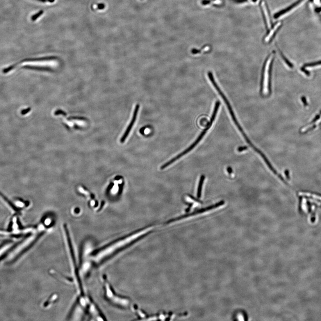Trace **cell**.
Returning <instances> with one entry per match:
<instances>
[{
	"instance_id": "6da1fadb",
	"label": "cell",
	"mask_w": 321,
	"mask_h": 321,
	"mask_svg": "<svg viewBox=\"0 0 321 321\" xmlns=\"http://www.w3.org/2000/svg\"><path fill=\"white\" fill-rule=\"evenodd\" d=\"M208 76L209 79L211 81V83L213 84V86L215 88V89H216L217 92L219 93L220 96L222 98L224 101L225 103L227 105V108L229 109V112L231 116V118H232V120H233V122H234L235 124L236 127H237V128L238 129L240 130V133L242 134L244 138H245V140L248 143V144H249L252 149H254V150H255L256 152L258 153L259 151H260V150L258 149L257 148H256L255 146H254V145L252 143L250 140L249 139V138H247V136L246 135V134L245 133V132H244V130H243V129L240 126V124H239V123L238 122V121H237V120H236V117L235 115L234 114V112H233V110H232L231 106L229 102L227 99L226 97L225 96H224V95L223 92H222V91L220 89V88H219L218 85H217L216 83L215 82V80L214 77H213L212 73L211 72H209L208 73Z\"/></svg>"
},
{
	"instance_id": "7a4b0ae2",
	"label": "cell",
	"mask_w": 321,
	"mask_h": 321,
	"mask_svg": "<svg viewBox=\"0 0 321 321\" xmlns=\"http://www.w3.org/2000/svg\"><path fill=\"white\" fill-rule=\"evenodd\" d=\"M92 244L90 241L85 242L83 247L82 252L81 263L80 266V272L83 276H85L89 272L93 262L92 256Z\"/></svg>"
},
{
	"instance_id": "3957f363",
	"label": "cell",
	"mask_w": 321,
	"mask_h": 321,
	"mask_svg": "<svg viewBox=\"0 0 321 321\" xmlns=\"http://www.w3.org/2000/svg\"><path fill=\"white\" fill-rule=\"evenodd\" d=\"M103 283L105 297L108 301L113 304L118 306H126L128 305L127 301L125 299L119 297L113 292L108 280L105 277L103 278Z\"/></svg>"
},
{
	"instance_id": "277c9868",
	"label": "cell",
	"mask_w": 321,
	"mask_h": 321,
	"mask_svg": "<svg viewBox=\"0 0 321 321\" xmlns=\"http://www.w3.org/2000/svg\"><path fill=\"white\" fill-rule=\"evenodd\" d=\"M206 133L204 131H203V132L200 134L199 136L197 138V139L196 140L195 142H194L190 147H189L188 148L186 149L183 152L181 153V154L177 155L176 157H174V158H173L172 159L170 160L168 162H167L166 163L162 165L161 167H160V169L163 170L164 169L166 168V167H168V166H169L170 165L172 164L173 163L176 162L177 160L179 159L180 158H182L184 155L187 154L188 152H190V151L192 150V149L199 144V143L200 142L201 140L202 139V138H204V136L205 135Z\"/></svg>"
},
{
	"instance_id": "5b68a950",
	"label": "cell",
	"mask_w": 321,
	"mask_h": 321,
	"mask_svg": "<svg viewBox=\"0 0 321 321\" xmlns=\"http://www.w3.org/2000/svg\"><path fill=\"white\" fill-rule=\"evenodd\" d=\"M224 201H221L220 202L216 203L215 204L212 205L210 206L206 207V208H204L195 211H194V212H192V213H190V214H186V215H182V216H179V217H177V218H176L175 219L170 220L168 221V222H167L166 223H167V224H169V223L175 222V221L179 220H182V219H184V218H187V217H188L189 216H193V215H198V214H201V213L206 212V211H208L211 210L216 208H217V207H219V206H221L223 205L224 204Z\"/></svg>"
},
{
	"instance_id": "8992f818",
	"label": "cell",
	"mask_w": 321,
	"mask_h": 321,
	"mask_svg": "<svg viewBox=\"0 0 321 321\" xmlns=\"http://www.w3.org/2000/svg\"><path fill=\"white\" fill-rule=\"evenodd\" d=\"M139 108V104H137L136 107H135V109H134L133 117H132L131 122H130L129 126L127 127V129H126V131L124 132V134L123 135L122 137L120 139V142H125V140H126L127 137H128V135H129V133H130V131H131V129H132V128H133V126L135 122H136V120H137V116H138V113Z\"/></svg>"
},
{
	"instance_id": "52a82bcc",
	"label": "cell",
	"mask_w": 321,
	"mask_h": 321,
	"mask_svg": "<svg viewBox=\"0 0 321 321\" xmlns=\"http://www.w3.org/2000/svg\"><path fill=\"white\" fill-rule=\"evenodd\" d=\"M304 1H305V0H299L297 2H296L295 3H294V4L292 6H290L289 8L286 9V10H283V11L280 12L279 13H277V15L275 16V17H280L281 16L284 15L285 14H286V13H288L290 12L292 10H293V9L296 8L297 7L299 6V5L301 4V3H302Z\"/></svg>"
},
{
	"instance_id": "ba28073f",
	"label": "cell",
	"mask_w": 321,
	"mask_h": 321,
	"mask_svg": "<svg viewBox=\"0 0 321 321\" xmlns=\"http://www.w3.org/2000/svg\"><path fill=\"white\" fill-rule=\"evenodd\" d=\"M270 57V56H269L266 59L265 61V63H264L263 68H262V72H261V88H260V92L261 94L262 93V92H263V88H264L265 70L266 66L267 64Z\"/></svg>"
},
{
	"instance_id": "9c48e42d",
	"label": "cell",
	"mask_w": 321,
	"mask_h": 321,
	"mask_svg": "<svg viewBox=\"0 0 321 321\" xmlns=\"http://www.w3.org/2000/svg\"><path fill=\"white\" fill-rule=\"evenodd\" d=\"M261 6L262 7V10L264 13V17H265V21L267 24L268 27L270 28V17H269V13L267 11L266 7L264 2H262L261 3Z\"/></svg>"
},
{
	"instance_id": "30bf717a",
	"label": "cell",
	"mask_w": 321,
	"mask_h": 321,
	"mask_svg": "<svg viewBox=\"0 0 321 321\" xmlns=\"http://www.w3.org/2000/svg\"><path fill=\"white\" fill-rule=\"evenodd\" d=\"M273 56L272 58L271 59L270 63V67H269V72H268V90L269 91V93L270 94L271 91V74H272V63H273Z\"/></svg>"
},
{
	"instance_id": "8fae6325",
	"label": "cell",
	"mask_w": 321,
	"mask_h": 321,
	"mask_svg": "<svg viewBox=\"0 0 321 321\" xmlns=\"http://www.w3.org/2000/svg\"><path fill=\"white\" fill-rule=\"evenodd\" d=\"M205 179V177L204 175H202V176H201L199 182V186H198V191H197V196H198V198H200L201 196L202 187H203Z\"/></svg>"
},
{
	"instance_id": "7c38bea8",
	"label": "cell",
	"mask_w": 321,
	"mask_h": 321,
	"mask_svg": "<svg viewBox=\"0 0 321 321\" xmlns=\"http://www.w3.org/2000/svg\"><path fill=\"white\" fill-rule=\"evenodd\" d=\"M280 25H281V23L279 22V23H277L275 26H274V27L272 29L271 31L270 32L269 34L267 35L265 38V41L266 42L269 41V40L271 38L272 36V35L274 34V32L276 31L277 30V28H278V27H279Z\"/></svg>"
},
{
	"instance_id": "4fadbf2b",
	"label": "cell",
	"mask_w": 321,
	"mask_h": 321,
	"mask_svg": "<svg viewBox=\"0 0 321 321\" xmlns=\"http://www.w3.org/2000/svg\"><path fill=\"white\" fill-rule=\"evenodd\" d=\"M299 195L300 196H307V197H312L313 199L321 200V196L319 195H316L314 194H312L311 193H306V192H300Z\"/></svg>"
},
{
	"instance_id": "5bb4252c",
	"label": "cell",
	"mask_w": 321,
	"mask_h": 321,
	"mask_svg": "<svg viewBox=\"0 0 321 321\" xmlns=\"http://www.w3.org/2000/svg\"><path fill=\"white\" fill-rule=\"evenodd\" d=\"M0 195H1V197H2V198H3V199H5V200H6V202L8 203V204H9L10 205V206H11L13 208V209L15 210L16 211H18V208H17V207H16V206H15L13 204V203H12L11 202H10V200H9V199H7V198H6V197H5L4 195H2V194H1V193H0Z\"/></svg>"
},
{
	"instance_id": "9a60e30c",
	"label": "cell",
	"mask_w": 321,
	"mask_h": 321,
	"mask_svg": "<svg viewBox=\"0 0 321 321\" xmlns=\"http://www.w3.org/2000/svg\"><path fill=\"white\" fill-rule=\"evenodd\" d=\"M280 53H281V57H282L283 59H284V61H285V62L286 63V64H287V65H288L289 67H290L291 68H292V67H293V66L292 64L291 63H290V62H289V61H288V60L286 58V57H285L284 56H283L282 53L280 51Z\"/></svg>"
},
{
	"instance_id": "2e32d148",
	"label": "cell",
	"mask_w": 321,
	"mask_h": 321,
	"mask_svg": "<svg viewBox=\"0 0 321 321\" xmlns=\"http://www.w3.org/2000/svg\"><path fill=\"white\" fill-rule=\"evenodd\" d=\"M247 149V146H241V147H238V149H237V151L239 152H241Z\"/></svg>"
},
{
	"instance_id": "e0dca14e",
	"label": "cell",
	"mask_w": 321,
	"mask_h": 321,
	"mask_svg": "<svg viewBox=\"0 0 321 321\" xmlns=\"http://www.w3.org/2000/svg\"><path fill=\"white\" fill-rule=\"evenodd\" d=\"M303 204H302L303 205H302V209H303V210L304 211H305V212H307V209L306 206V199H303Z\"/></svg>"
},
{
	"instance_id": "ac0fdd59",
	"label": "cell",
	"mask_w": 321,
	"mask_h": 321,
	"mask_svg": "<svg viewBox=\"0 0 321 321\" xmlns=\"http://www.w3.org/2000/svg\"><path fill=\"white\" fill-rule=\"evenodd\" d=\"M30 111V108H27V109L22 110L21 112V113L22 114V115H25V114H26L27 113H28Z\"/></svg>"
},
{
	"instance_id": "d6986e66",
	"label": "cell",
	"mask_w": 321,
	"mask_h": 321,
	"mask_svg": "<svg viewBox=\"0 0 321 321\" xmlns=\"http://www.w3.org/2000/svg\"><path fill=\"white\" fill-rule=\"evenodd\" d=\"M309 201L313 202V203H315L318 205L321 206V203H320V202H317V201L315 200H312L311 199H309Z\"/></svg>"
},
{
	"instance_id": "ffe728a7",
	"label": "cell",
	"mask_w": 321,
	"mask_h": 321,
	"mask_svg": "<svg viewBox=\"0 0 321 321\" xmlns=\"http://www.w3.org/2000/svg\"><path fill=\"white\" fill-rule=\"evenodd\" d=\"M227 172H228V173H229V174H231V173H232V168H231V167H227Z\"/></svg>"
},
{
	"instance_id": "44dd1931",
	"label": "cell",
	"mask_w": 321,
	"mask_h": 321,
	"mask_svg": "<svg viewBox=\"0 0 321 321\" xmlns=\"http://www.w3.org/2000/svg\"><path fill=\"white\" fill-rule=\"evenodd\" d=\"M285 173H286V175L287 177V178H288V175H288V171L287 170H286V172H285Z\"/></svg>"
},
{
	"instance_id": "7402d4cb",
	"label": "cell",
	"mask_w": 321,
	"mask_h": 321,
	"mask_svg": "<svg viewBox=\"0 0 321 321\" xmlns=\"http://www.w3.org/2000/svg\"><path fill=\"white\" fill-rule=\"evenodd\" d=\"M315 2L316 3H319V0H315Z\"/></svg>"
},
{
	"instance_id": "603a6c76",
	"label": "cell",
	"mask_w": 321,
	"mask_h": 321,
	"mask_svg": "<svg viewBox=\"0 0 321 321\" xmlns=\"http://www.w3.org/2000/svg\"><path fill=\"white\" fill-rule=\"evenodd\" d=\"M190 197L191 198V199H194L193 197H191V196H190ZM195 200L197 201H199V202H200V201H199L197 199H195Z\"/></svg>"
}]
</instances>
